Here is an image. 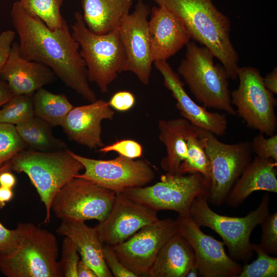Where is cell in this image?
Returning <instances> with one entry per match:
<instances>
[{
    "label": "cell",
    "instance_id": "cell-1",
    "mask_svg": "<svg viewBox=\"0 0 277 277\" xmlns=\"http://www.w3.org/2000/svg\"><path fill=\"white\" fill-rule=\"evenodd\" d=\"M11 18L19 37L22 57L47 66L67 86L90 103L97 100L89 85L79 44L67 22L61 28L51 29L39 18L25 11L19 1L13 4Z\"/></svg>",
    "mask_w": 277,
    "mask_h": 277
},
{
    "label": "cell",
    "instance_id": "cell-2",
    "mask_svg": "<svg viewBox=\"0 0 277 277\" xmlns=\"http://www.w3.org/2000/svg\"><path fill=\"white\" fill-rule=\"evenodd\" d=\"M153 1L183 21L191 38L211 51L226 70L229 79L238 78L239 55L231 40V23L212 0Z\"/></svg>",
    "mask_w": 277,
    "mask_h": 277
},
{
    "label": "cell",
    "instance_id": "cell-3",
    "mask_svg": "<svg viewBox=\"0 0 277 277\" xmlns=\"http://www.w3.org/2000/svg\"><path fill=\"white\" fill-rule=\"evenodd\" d=\"M186 47L185 57L177 68V74L195 99L206 108L236 115L228 87L229 78L224 67L215 64L214 55L206 47L189 41Z\"/></svg>",
    "mask_w": 277,
    "mask_h": 277
},
{
    "label": "cell",
    "instance_id": "cell-4",
    "mask_svg": "<svg viewBox=\"0 0 277 277\" xmlns=\"http://www.w3.org/2000/svg\"><path fill=\"white\" fill-rule=\"evenodd\" d=\"M55 235L31 223H23L17 246L0 253V271L7 277H62Z\"/></svg>",
    "mask_w": 277,
    "mask_h": 277
},
{
    "label": "cell",
    "instance_id": "cell-5",
    "mask_svg": "<svg viewBox=\"0 0 277 277\" xmlns=\"http://www.w3.org/2000/svg\"><path fill=\"white\" fill-rule=\"evenodd\" d=\"M9 162L12 170L25 173L35 188L45 206L46 224L50 222L51 206L55 194L84 169L67 149L52 152L23 150Z\"/></svg>",
    "mask_w": 277,
    "mask_h": 277
},
{
    "label": "cell",
    "instance_id": "cell-6",
    "mask_svg": "<svg viewBox=\"0 0 277 277\" xmlns=\"http://www.w3.org/2000/svg\"><path fill=\"white\" fill-rule=\"evenodd\" d=\"M71 28L72 35L81 47L88 81L95 83L102 93H108L109 86L124 72L126 63L118 27L106 34H95L88 29L82 14L77 12Z\"/></svg>",
    "mask_w": 277,
    "mask_h": 277
},
{
    "label": "cell",
    "instance_id": "cell-7",
    "mask_svg": "<svg viewBox=\"0 0 277 277\" xmlns=\"http://www.w3.org/2000/svg\"><path fill=\"white\" fill-rule=\"evenodd\" d=\"M208 195L202 194L195 199L190 216L199 227L210 228L220 235L233 260L247 262L253 256L251 233L269 213V194L263 196L255 210L243 217L228 216L215 212L208 205Z\"/></svg>",
    "mask_w": 277,
    "mask_h": 277
},
{
    "label": "cell",
    "instance_id": "cell-8",
    "mask_svg": "<svg viewBox=\"0 0 277 277\" xmlns=\"http://www.w3.org/2000/svg\"><path fill=\"white\" fill-rule=\"evenodd\" d=\"M210 186V182L199 172L186 175L167 173L153 185L131 188L122 193L157 212L168 210L189 215L195 199L208 194Z\"/></svg>",
    "mask_w": 277,
    "mask_h": 277
},
{
    "label": "cell",
    "instance_id": "cell-9",
    "mask_svg": "<svg viewBox=\"0 0 277 277\" xmlns=\"http://www.w3.org/2000/svg\"><path fill=\"white\" fill-rule=\"evenodd\" d=\"M197 128L210 163V186L207 201L220 206L226 202L233 185L252 160L250 143L225 144L212 133Z\"/></svg>",
    "mask_w": 277,
    "mask_h": 277
},
{
    "label": "cell",
    "instance_id": "cell-10",
    "mask_svg": "<svg viewBox=\"0 0 277 277\" xmlns=\"http://www.w3.org/2000/svg\"><path fill=\"white\" fill-rule=\"evenodd\" d=\"M238 88L231 94L236 112L249 128L270 136L275 134L276 100L267 90L259 70L251 66L239 67Z\"/></svg>",
    "mask_w": 277,
    "mask_h": 277
},
{
    "label": "cell",
    "instance_id": "cell-11",
    "mask_svg": "<svg viewBox=\"0 0 277 277\" xmlns=\"http://www.w3.org/2000/svg\"><path fill=\"white\" fill-rule=\"evenodd\" d=\"M115 195L90 180L75 177L55 194L51 211L62 220H96L101 222L109 213Z\"/></svg>",
    "mask_w": 277,
    "mask_h": 277
},
{
    "label": "cell",
    "instance_id": "cell-12",
    "mask_svg": "<svg viewBox=\"0 0 277 277\" xmlns=\"http://www.w3.org/2000/svg\"><path fill=\"white\" fill-rule=\"evenodd\" d=\"M68 151L85 169L83 173L75 177L90 180L116 194L129 188L145 186L155 176L150 165L144 160H134L120 155L111 160H96Z\"/></svg>",
    "mask_w": 277,
    "mask_h": 277
},
{
    "label": "cell",
    "instance_id": "cell-13",
    "mask_svg": "<svg viewBox=\"0 0 277 277\" xmlns=\"http://www.w3.org/2000/svg\"><path fill=\"white\" fill-rule=\"evenodd\" d=\"M177 231L176 220L159 219L112 247L120 261L129 270L137 276H148L160 250Z\"/></svg>",
    "mask_w": 277,
    "mask_h": 277
},
{
    "label": "cell",
    "instance_id": "cell-14",
    "mask_svg": "<svg viewBox=\"0 0 277 277\" xmlns=\"http://www.w3.org/2000/svg\"><path fill=\"white\" fill-rule=\"evenodd\" d=\"M151 8L138 0L134 11L125 15L118 26L126 54L124 71L134 74L144 85H148L153 63L148 28Z\"/></svg>",
    "mask_w": 277,
    "mask_h": 277
},
{
    "label": "cell",
    "instance_id": "cell-15",
    "mask_svg": "<svg viewBox=\"0 0 277 277\" xmlns=\"http://www.w3.org/2000/svg\"><path fill=\"white\" fill-rule=\"evenodd\" d=\"M177 232L193 250L199 276L238 277L242 266L228 255L224 243L204 233L190 215H179Z\"/></svg>",
    "mask_w": 277,
    "mask_h": 277
},
{
    "label": "cell",
    "instance_id": "cell-16",
    "mask_svg": "<svg viewBox=\"0 0 277 277\" xmlns=\"http://www.w3.org/2000/svg\"><path fill=\"white\" fill-rule=\"evenodd\" d=\"M157 213L123 193H116L107 216L94 228L103 245L113 246L159 220Z\"/></svg>",
    "mask_w": 277,
    "mask_h": 277
},
{
    "label": "cell",
    "instance_id": "cell-17",
    "mask_svg": "<svg viewBox=\"0 0 277 277\" xmlns=\"http://www.w3.org/2000/svg\"><path fill=\"white\" fill-rule=\"evenodd\" d=\"M154 66L163 77V83L176 101V108L182 116L191 125L209 131L215 135H224L228 122L224 113L211 112L197 105L186 92L184 84L171 66L164 61H155Z\"/></svg>",
    "mask_w": 277,
    "mask_h": 277
},
{
    "label": "cell",
    "instance_id": "cell-18",
    "mask_svg": "<svg viewBox=\"0 0 277 277\" xmlns=\"http://www.w3.org/2000/svg\"><path fill=\"white\" fill-rule=\"evenodd\" d=\"M114 111L108 102L97 100L89 104L73 107L61 127L69 139L90 149L104 146L102 138V122L112 120Z\"/></svg>",
    "mask_w": 277,
    "mask_h": 277
},
{
    "label": "cell",
    "instance_id": "cell-19",
    "mask_svg": "<svg viewBox=\"0 0 277 277\" xmlns=\"http://www.w3.org/2000/svg\"><path fill=\"white\" fill-rule=\"evenodd\" d=\"M148 21L153 62L167 60L190 41V34L183 21L163 6L151 9Z\"/></svg>",
    "mask_w": 277,
    "mask_h": 277
},
{
    "label": "cell",
    "instance_id": "cell-20",
    "mask_svg": "<svg viewBox=\"0 0 277 277\" xmlns=\"http://www.w3.org/2000/svg\"><path fill=\"white\" fill-rule=\"evenodd\" d=\"M0 78L7 83L14 94L33 95L44 86L54 82L56 76L47 66L22 57L18 44L14 42Z\"/></svg>",
    "mask_w": 277,
    "mask_h": 277
},
{
    "label": "cell",
    "instance_id": "cell-21",
    "mask_svg": "<svg viewBox=\"0 0 277 277\" xmlns=\"http://www.w3.org/2000/svg\"><path fill=\"white\" fill-rule=\"evenodd\" d=\"M276 166L277 162L272 159L255 155L230 190L226 200L227 205L238 207L255 191L276 193Z\"/></svg>",
    "mask_w": 277,
    "mask_h": 277
},
{
    "label": "cell",
    "instance_id": "cell-22",
    "mask_svg": "<svg viewBox=\"0 0 277 277\" xmlns=\"http://www.w3.org/2000/svg\"><path fill=\"white\" fill-rule=\"evenodd\" d=\"M56 232L73 242L81 260L93 270L97 277L113 276L105 262L103 244L94 228L89 227L83 221L63 220Z\"/></svg>",
    "mask_w": 277,
    "mask_h": 277
},
{
    "label": "cell",
    "instance_id": "cell-23",
    "mask_svg": "<svg viewBox=\"0 0 277 277\" xmlns=\"http://www.w3.org/2000/svg\"><path fill=\"white\" fill-rule=\"evenodd\" d=\"M195 264L193 249L177 231L163 245L148 273L149 277H186Z\"/></svg>",
    "mask_w": 277,
    "mask_h": 277
},
{
    "label": "cell",
    "instance_id": "cell-24",
    "mask_svg": "<svg viewBox=\"0 0 277 277\" xmlns=\"http://www.w3.org/2000/svg\"><path fill=\"white\" fill-rule=\"evenodd\" d=\"M190 126L191 124L183 117L162 120L158 122L159 137L167 152L161 166L169 174H182L180 165L187 156L186 138Z\"/></svg>",
    "mask_w": 277,
    "mask_h": 277
},
{
    "label": "cell",
    "instance_id": "cell-25",
    "mask_svg": "<svg viewBox=\"0 0 277 277\" xmlns=\"http://www.w3.org/2000/svg\"><path fill=\"white\" fill-rule=\"evenodd\" d=\"M83 19L91 32L108 33L117 28L129 13L133 0H81Z\"/></svg>",
    "mask_w": 277,
    "mask_h": 277
},
{
    "label": "cell",
    "instance_id": "cell-26",
    "mask_svg": "<svg viewBox=\"0 0 277 277\" xmlns=\"http://www.w3.org/2000/svg\"><path fill=\"white\" fill-rule=\"evenodd\" d=\"M49 123L34 115L15 125L17 131L27 146L41 152H52L67 149V145L56 138Z\"/></svg>",
    "mask_w": 277,
    "mask_h": 277
},
{
    "label": "cell",
    "instance_id": "cell-27",
    "mask_svg": "<svg viewBox=\"0 0 277 277\" xmlns=\"http://www.w3.org/2000/svg\"><path fill=\"white\" fill-rule=\"evenodd\" d=\"M34 115L53 126H62L74 107L63 94H55L43 87L32 95Z\"/></svg>",
    "mask_w": 277,
    "mask_h": 277
},
{
    "label": "cell",
    "instance_id": "cell-28",
    "mask_svg": "<svg viewBox=\"0 0 277 277\" xmlns=\"http://www.w3.org/2000/svg\"><path fill=\"white\" fill-rule=\"evenodd\" d=\"M186 140L187 156L180 165L181 173L199 172L210 182L209 161L197 127L191 124Z\"/></svg>",
    "mask_w": 277,
    "mask_h": 277
},
{
    "label": "cell",
    "instance_id": "cell-29",
    "mask_svg": "<svg viewBox=\"0 0 277 277\" xmlns=\"http://www.w3.org/2000/svg\"><path fill=\"white\" fill-rule=\"evenodd\" d=\"M64 0H20L25 11L39 18L51 29L61 28L66 22L61 7Z\"/></svg>",
    "mask_w": 277,
    "mask_h": 277
},
{
    "label": "cell",
    "instance_id": "cell-30",
    "mask_svg": "<svg viewBox=\"0 0 277 277\" xmlns=\"http://www.w3.org/2000/svg\"><path fill=\"white\" fill-rule=\"evenodd\" d=\"M32 95L14 94L0 108V122L15 126L33 116Z\"/></svg>",
    "mask_w": 277,
    "mask_h": 277
},
{
    "label": "cell",
    "instance_id": "cell-31",
    "mask_svg": "<svg viewBox=\"0 0 277 277\" xmlns=\"http://www.w3.org/2000/svg\"><path fill=\"white\" fill-rule=\"evenodd\" d=\"M252 249L257 253V259L242 267L238 277H276L277 258L270 256L259 244H252Z\"/></svg>",
    "mask_w": 277,
    "mask_h": 277
},
{
    "label": "cell",
    "instance_id": "cell-32",
    "mask_svg": "<svg viewBox=\"0 0 277 277\" xmlns=\"http://www.w3.org/2000/svg\"><path fill=\"white\" fill-rule=\"evenodd\" d=\"M26 147L15 125L0 122V168Z\"/></svg>",
    "mask_w": 277,
    "mask_h": 277
},
{
    "label": "cell",
    "instance_id": "cell-33",
    "mask_svg": "<svg viewBox=\"0 0 277 277\" xmlns=\"http://www.w3.org/2000/svg\"><path fill=\"white\" fill-rule=\"evenodd\" d=\"M80 255L73 242L65 236L62 246V256L59 262L62 277H77V267Z\"/></svg>",
    "mask_w": 277,
    "mask_h": 277
},
{
    "label": "cell",
    "instance_id": "cell-34",
    "mask_svg": "<svg viewBox=\"0 0 277 277\" xmlns=\"http://www.w3.org/2000/svg\"><path fill=\"white\" fill-rule=\"evenodd\" d=\"M262 227L261 247L268 254H277V212L269 213L260 224Z\"/></svg>",
    "mask_w": 277,
    "mask_h": 277
},
{
    "label": "cell",
    "instance_id": "cell-35",
    "mask_svg": "<svg viewBox=\"0 0 277 277\" xmlns=\"http://www.w3.org/2000/svg\"><path fill=\"white\" fill-rule=\"evenodd\" d=\"M253 152L256 156L264 159H271L277 162V135L265 137L264 134L260 132L257 134L250 143Z\"/></svg>",
    "mask_w": 277,
    "mask_h": 277
},
{
    "label": "cell",
    "instance_id": "cell-36",
    "mask_svg": "<svg viewBox=\"0 0 277 277\" xmlns=\"http://www.w3.org/2000/svg\"><path fill=\"white\" fill-rule=\"evenodd\" d=\"M98 151L104 153L114 151L120 155L134 159L142 156L143 148L142 146L135 141L124 139L117 141L110 145L104 146Z\"/></svg>",
    "mask_w": 277,
    "mask_h": 277
},
{
    "label": "cell",
    "instance_id": "cell-37",
    "mask_svg": "<svg viewBox=\"0 0 277 277\" xmlns=\"http://www.w3.org/2000/svg\"><path fill=\"white\" fill-rule=\"evenodd\" d=\"M103 254L105 262L113 276L137 277L120 261L112 246L103 245Z\"/></svg>",
    "mask_w": 277,
    "mask_h": 277
},
{
    "label": "cell",
    "instance_id": "cell-38",
    "mask_svg": "<svg viewBox=\"0 0 277 277\" xmlns=\"http://www.w3.org/2000/svg\"><path fill=\"white\" fill-rule=\"evenodd\" d=\"M23 232V223L16 229L10 230L0 223V253H7L14 249L19 243Z\"/></svg>",
    "mask_w": 277,
    "mask_h": 277
},
{
    "label": "cell",
    "instance_id": "cell-39",
    "mask_svg": "<svg viewBox=\"0 0 277 277\" xmlns=\"http://www.w3.org/2000/svg\"><path fill=\"white\" fill-rule=\"evenodd\" d=\"M108 102L111 108L123 112L133 107L135 98L133 94L129 91H120L115 93Z\"/></svg>",
    "mask_w": 277,
    "mask_h": 277
},
{
    "label": "cell",
    "instance_id": "cell-40",
    "mask_svg": "<svg viewBox=\"0 0 277 277\" xmlns=\"http://www.w3.org/2000/svg\"><path fill=\"white\" fill-rule=\"evenodd\" d=\"M15 34L14 31L10 30L0 34V73L9 57Z\"/></svg>",
    "mask_w": 277,
    "mask_h": 277
},
{
    "label": "cell",
    "instance_id": "cell-41",
    "mask_svg": "<svg viewBox=\"0 0 277 277\" xmlns=\"http://www.w3.org/2000/svg\"><path fill=\"white\" fill-rule=\"evenodd\" d=\"M263 83L266 88L273 94L277 93V68L268 73L263 78Z\"/></svg>",
    "mask_w": 277,
    "mask_h": 277
},
{
    "label": "cell",
    "instance_id": "cell-42",
    "mask_svg": "<svg viewBox=\"0 0 277 277\" xmlns=\"http://www.w3.org/2000/svg\"><path fill=\"white\" fill-rule=\"evenodd\" d=\"M13 95L7 83L0 78V108Z\"/></svg>",
    "mask_w": 277,
    "mask_h": 277
},
{
    "label": "cell",
    "instance_id": "cell-43",
    "mask_svg": "<svg viewBox=\"0 0 277 277\" xmlns=\"http://www.w3.org/2000/svg\"><path fill=\"white\" fill-rule=\"evenodd\" d=\"M16 180L11 171H7L2 172L0 174V186L12 189L15 185Z\"/></svg>",
    "mask_w": 277,
    "mask_h": 277
},
{
    "label": "cell",
    "instance_id": "cell-44",
    "mask_svg": "<svg viewBox=\"0 0 277 277\" xmlns=\"http://www.w3.org/2000/svg\"><path fill=\"white\" fill-rule=\"evenodd\" d=\"M77 277H97L93 270L81 259L77 267Z\"/></svg>",
    "mask_w": 277,
    "mask_h": 277
},
{
    "label": "cell",
    "instance_id": "cell-45",
    "mask_svg": "<svg viewBox=\"0 0 277 277\" xmlns=\"http://www.w3.org/2000/svg\"><path fill=\"white\" fill-rule=\"evenodd\" d=\"M13 197L12 189L0 186V208H3L6 203L10 201Z\"/></svg>",
    "mask_w": 277,
    "mask_h": 277
},
{
    "label": "cell",
    "instance_id": "cell-46",
    "mask_svg": "<svg viewBox=\"0 0 277 277\" xmlns=\"http://www.w3.org/2000/svg\"><path fill=\"white\" fill-rule=\"evenodd\" d=\"M199 276V273L196 264L193 265L188 271L186 277Z\"/></svg>",
    "mask_w": 277,
    "mask_h": 277
},
{
    "label": "cell",
    "instance_id": "cell-47",
    "mask_svg": "<svg viewBox=\"0 0 277 277\" xmlns=\"http://www.w3.org/2000/svg\"><path fill=\"white\" fill-rule=\"evenodd\" d=\"M11 166L9 161L5 163L1 168H0V174L5 171H11Z\"/></svg>",
    "mask_w": 277,
    "mask_h": 277
}]
</instances>
